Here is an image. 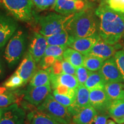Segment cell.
Segmentation results:
<instances>
[{
  "mask_svg": "<svg viewBox=\"0 0 124 124\" xmlns=\"http://www.w3.org/2000/svg\"><path fill=\"white\" fill-rule=\"evenodd\" d=\"M74 15L50 13L37 17V23L39 26V33L45 37H49L60 33L66 29Z\"/></svg>",
  "mask_w": 124,
  "mask_h": 124,
  "instance_id": "3957f363",
  "label": "cell"
},
{
  "mask_svg": "<svg viewBox=\"0 0 124 124\" xmlns=\"http://www.w3.org/2000/svg\"><path fill=\"white\" fill-rule=\"evenodd\" d=\"M62 68H63V74L75 75L76 68L72 66L69 62L64 60V59L62 61Z\"/></svg>",
  "mask_w": 124,
  "mask_h": 124,
  "instance_id": "f35d334b",
  "label": "cell"
},
{
  "mask_svg": "<svg viewBox=\"0 0 124 124\" xmlns=\"http://www.w3.org/2000/svg\"><path fill=\"white\" fill-rule=\"evenodd\" d=\"M50 84L51 88L54 90L59 85L68 87L71 89H77L79 83L75 75L62 74L59 75H50Z\"/></svg>",
  "mask_w": 124,
  "mask_h": 124,
  "instance_id": "ac0fdd59",
  "label": "cell"
},
{
  "mask_svg": "<svg viewBox=\"0 0 124 124\" xmlns=\"http://www.w3.org/2000/svg\"><path fill=\"white\" fill-rule=\"evenodd\" d=\"M101 39L98 33L86 38L71 39L68 47L78 51L83 55H86L89 53L94 45Z\"/></svg>",
  "mask_w": 124,
  "mask_h": 124,
  "instance_id": "7c38bea8",
  "label": "cell"
},
{
  "mask_svg": "<svg viewBox=\"0 0 124 124\" xmlns=\"http://www.w3.org/2000/svg\"><path fill=\"white\" fill-rule=\"evenodd\" d=\"M67 46H48L44 56H52L56 58L63 57V53Z\"/></svg>",
  "mask_w": 124,
  "mask_h": 124,
  "instance_id": "f546056e",
  "label": "cell"
},
{
  "mask_svg": "<svg viewBox=\"0 0 124 124\" xmlns=\"http://www.w3.org/2000/svg\"><path fill=\"white\" fill-rule=\"evenodd\" d=\"M114 58L124 81V51H118L116 52Z\"/></svg>",
  "mask_w": 124,
  "mask_h": 124,
  "instance_id": "8d00e7d4",
  "label": "cell"
},
{
  "mask_svg": "<svg viewBox=\"0 0 124 124\" xmlns=\"http://www.w3.org/2000/svg\"><path fill=\"white\" fill-rule=\"evenodd\" d=\"M114 46L108 44L101 39L94 45L87 55L94 56L106 60L112 58L116 53L117 48Z\"/></svg>",
  "mask_w": 124,
  "mask_h": 124,
  "instance_id": "e0dca14e",
  "label": "cell"
},
{
  "mask_svg": "<svg viewBox=\"0 0 124 124\" xmlns=\"http://www.w3.org/2000/svg\"><path fill=\"white\" fill-rule=\"evenodd\" d=\"M17 20L0 11V49L5 46L17 28Z\"/></svg>",
  "mask_w": 124,
  "mask_h": 124,
  "instance_id": "52a82bcc",
  "label": "cell"
},
{
  "mask_svg": "<svg viewBox=\"0 0 124 124\" xmlns=\"http://www.w3.org/2000/svg\"><path fill=\"white\" fill-rule=\"evenodd\" d=\"M52 95L56 101H57L59 103L67 108L73 104L75 101V99L70 97L69 96L58 94L54 91L52 92Z\"/></svg>",
  "mask_w": 124,
  "mask_h": 124,
  "instance_id": "4dcf8cb0",
  "label": "cell"
},
{
  "mask_svg": "<svg viewBox=\"0 0 124 124\" xmlns=\"http://www.w3.org/2000/svg\"><path fill=\"white\" fill-rule=\"evenodd\" d=\"M106 83V81L99 72L92 71L84 85L90 91L94 90H103Z\"/></svg>",
  "mask_w": 124,
  "mask_h": 124,
  "instance_id": "7402d4cb",
  "label": "cell"
},
{
  "mask_svg": "<svg viewBox=\"0 0 124 124\" xmlns=\"http://www.w3.org/2000/svg\"><path fill=\"white\" fill-rule=\"evenodd\" d=\"M57 0H31L32 4L40 10L54 7Z\"/></svg>",
  "mask_w": 124,
  "mask_h": 124,
  "instance_id": "836d02e7",
  "label": "cell"
},
{
  "mask_svg": "<svg viewBox=\"0 0 124 124\" xmlns=\"http://www.w3.org/2000/svg\"><path fill=\"white\" fill-rule=\"evenodd\" d=\"M98 114L93 106L82 108L72 117V121L75 124H91Z\"/></svg>",
  "mask_w": 124,
  "mask_h": 124,
  "instance_id": "d6986e66",
  "label": "cell"
},
{
  "mask_svg": "<svg viewBox=\"0 0 124 124\" xmlns=\"http://www.w3.org/2000/svg\"><path fill=\"white\" fill-rule=\"evenodd\" d=\"M54 91L58 93V94H62V95L69 96V97L76 100L77 89H71L68 87L59 85L56 87L55 89L54 90Z\"/></svg>",
  "mask_w": 124,
  "mask_h": 124,
  "instance_id": "d6a6232c",
  "label": "cell"
},
{
  "mask_svg": "<svg viewBox=\"0 0 124 124\" xmlns=\"http://www.w3.org/2000/svg\"><path fill=\"white\" fill-rule=\"evenodd\" d=\"M50 84V75L47 71L40 70L31 79L29 86L38 87Z\"/></svg>",
  "mask_w": 124,
  "mask_h": 124,
  "instance_id": "d4e9b609",
  "label": "cell"
},
{
  "mask_svg": "<svg viewBox=\"0 0 124 124\" xmlns=\"http://www.w3.org/2000/svg\"><path fill=\"white\" fill-rule=\"evenodd\" d=\"M86 7V1L84 0H57L54 8L61 15H70L82 11Z\"/></svg>",
  "mask_w": 124,
  "mask_h": 124,
  "instance_id": "8fae6325",
  "label": "cell"
},
{
  "mask_svg": "<svg viewBox=\"0 0 124 124\" xmlns=\"http://www.w3.org/2000/svg\"><path fill=\"white\" fill-rule=\"evenodd\" d=\"M63 58H56L55 62L51 66V67L48 69V72L49 75H59L60 74H63V68H62V61H63Z\"/></svg>",
  "mask_w": 124,
  "mask_h": 124,
  "instance_id": "d590c367",
  "label": "cell"
},
{
  "mask_svg": "<svg viewBox=\"0 0 124 124\" xmlns=\"http://www.w3.org/2000/svg\"><path fill=\"white\" fill-rule=\"evenodd\" d=\"M84 1H87V0H84Z\"/></svg>",
  "mask_w": 124,
  "mask_h": 124,
  "instance_id": "c3c4849f",
  "label": "cell"
},
{
  "mask_svg": "<svg viewBox=\"0 0 124 124\" xmlns=\"http://www.w3.org/2000/svg\"><path fill=\"white\" fill-rule=\"evenodd\" d=\"M26 36L24 31L16 32L9 40L4 53V58L9 67L15 66L23 56L25 49Z\"/></svg>",
  "mask_w": 124,
  "mask_h": 124,
  "instance_id": "5b68a950",
  "label": "cell"
},
{
  "mask_svg": "<svg viewBox=\"0 0 124 124\" xmlns=\"http://www.w3.org/2000/svg\"><path fill=\"white\" fill-rule=\"evenodd\" d=\"M106 124H116V122L112 120H107Z\"/></svg>",
  "mask_w": 124,
  "mask_h": 124,
  "instance_id": "ee69618b",
  "label": "cell"
},
{
  "mask_svg": "<svg viewBox=\"0 0 124 124\" xmlns=\"http://www.w3.org/2000/svg\"><path fill=\"white\" fill-rule=\"evenodd\" d=\"M38 109L48 114L62 124H71L72 116L68 108L56 101L50 94L46 100L38 107Z\"/></svg>",
  "mask_w": 124,
  "mask_h": 124,
  "instance_id": "8992f818",
  "label": "cell"
},
{
  "mask_svg": "<svg viewBox=\"0 0 124 124\" xmlns=\"http://www.w3.org/2000/svg\"><path fill=\"white\" fill-rule=\"evenodd\" d=\"M115 121L117 122V124H124V117H122V118H121L118 119V120H116Z\"/></svg>",
  "mask_w": 124,
  "mask_h": 124,
  "instance_id": "7bdbcfd3",
  "label": "cell"
},
{
  "mask_svg": "<svg viewBox=\"0 0 124 124\" xmlns=\"http://www.w3.org/2000/svg\"><path fill=\"white\" fill-rule=\"evenodd\" d=\"M108 116L114 121L124 116V100L113 101L108 108Z\"/></svg>",
  "mask_w": 124,
  "mask_h": 124,
  "instance_id": "484cf974",
  "label": "cell"
},
{
  "mask_svg": "<svg viewBox=\"0 0 124 124\" xmlns=\"http://www.w3.org/2000/svg\"><path fill=\"white\" fill-rule=\"evenodd\" d=\"M31 0H0V8L16 20L29 21L33 16Z\"/></svg>",
  "mask_w": 124,
  "mask_h": 124,
  "instance_id": "277c9868",
  "label": "cell"
},
{
  "mask_svg": "<svg viewBox=\"0 0 124 124\" xmlns=\"http://www.w3.org/2000/svg\"><path fill=\"white\" fill-rule=\"evenodd\" d=\"M51 92V84L38 87L28 86L25 91L24 99L31 104L39 106L46 100Z\"/></svg>",
  "mask_w": 124,
  "mask_h": 124,
  "instance_id": "ba28073f",
  "label": "cell"
},
{
  "mask_svg": "<svg viewBox=\"0 0 124 124\" xmlns=\"http://www.w3.org/2000/svg\"><path fill=\"white\" fill-rule=\"evenodd\" d=\"M27 118L30 124H62L38 108L30 111Z\"/></svg>",
  "mask_w": 124,
  "mask_h": 124,
  "instance_id": "ffe728a7",
  "label": "cell"
},
{
  "mask_svg": "<svg viewBox=\"0 0 124 124\" xmlns=\"http://www.w3.org/2000/svg\"><path fill=\"white\" fill-rule=\"evenodd\" d=\"M36 69L35 60L30 52L28 51L15 72L23 79L25 85L35 74Z\"/></svg>",
  "mask_w": 124,
  "mask_h": 124,
  "instance_id": "2e32d148",
  "label": "cell"
},
{
  "mask_svg": "<svg viewBox=\"0 0 124 124\" xmlns=\"http://www.w3.org/2000/svg\"><path fill=\"white\" fill-rule=\"evenodd\" d=\"M26 114L23 108L15 103L4 108L0 124H24Z\"/></svg>",
  "mask_w": 124,
  "mask_h": 124,
  "instance_id": "30bf717a",
  "label": "cell"
},
{
  "mask_svg": "<svg viewBox=\"0 0 124 124\" xmlns=\"http://www.w3.org/2000/svg\"><path fill=\"white\" fill-rule=\"evenodd\" d=\"M105 3L114 11L124 14V0H106Z\"/></svg>",
  "mask_w": 124,
  "mask_h": 124,
  "instance_id": "e575fe53",
  "label": "cell"
},
{
  "mask_svg": "<svg viewBox=\"0 0 124 124\" xmlns=\"http://www.w3.org/2000/svg\"><path fill=\"white\" fill-rule=\"evenodd\" d=\"M84 56L85 55L69 47H67L65 49L63 55V59L69 62L76 69L83 66Z\"/></svg>",
  "mask_w": 124,
  "mask_h": 124,
  "instance_id": "603a6c76",
  "label": "cell"
},
{
  "mask_svg": "<svg viewBox=\"0 0 124 124\" xmlns=\"http://www.w3.org/2000/svg\"><path fill=\"white\" fill-rule=\"evenodd\" d=\"M56 58L52 56H44L40 61V66L43 70H47L53 65Z\"/></svg>",
  "mask_w": 124,
  "mask_h": 124,
  "instance_id": "74e56055",
  "label": "cell"
},
{
  "mask_svg": "<svg viewBox=\"0 0 124 124\" xmlns=\"http://www.w3.org/2000/svg\"><path fill=\"white\" fill-rule=\"evenodd\" d=\"M4 108H0V120H1V118L2 117L3 113H4Z\"/></svg>",
  "mask_w": 124,
  "mask_h": 124,
  "instance_id": "f6af8a7d",
  "label": "cell"
},
{
  "mask_svg": "<svg viewBox=\"0 0 124 124\" xmlns=\"http://www.w3.org/2000/svg\"><path fill=\"white\" fill-rule=\"evenodd\" d=\"M3 75H4V68H3L2 61L0 58V79L2 78Z\"/></svg>",
  "mask_w": 124,
  "mask_h": 124,
  "instance_id": "60d3db41",
  "label": "cell"
},
{
  "mask_svg": "<svg viewBox=\"0 0 124 124\" xmlns=\"http://www.w3.org/2000/svg\"><path fill=\"white\" fill-rule=\"evenodd\" d=\"M98 72L103 77L106 83L124 81L114 57L105 60Z\"/></svg>",
  "mask_w": 124,
  "mask_h": 124,
  "instance_id": "9c48e42d",
  "label": "cell"
},
{
  "mask_svg": "<svg viewBox=\"0 0 124 124\" xmlns=\"http://www.w3.org/2000/svg\"><path fill=\"white\" fill-rule=\"evenodd\" d=\"M95 13L99 18L98 33L105 43L116 45L123 36L124 33V15L114 11L102 2Z\"/></svg>",
  "mask_w": 124,
  "mask_h": 124,
  "instance_id": "6da1fadb",
  "label": "cell"
},
{
  "mask_svg": "<svg viewBox=\"0 0 124 124\" xmlns=\"http://www.w3.org/2000/svg\"><path fill=\"white\" fill-rule=\"evenodd\" d=\"M122 37H123V38H124V35H123V36H122Z\"/></svg>",
  "mask_w": 124,
  "mask_h": 124,
  "instance_id": "7dc6e473",
  "label": "cell"
},
{
  "mask_svg": "<svg viewBox=\"0 0 124 124\" xmlns=\"http://www.w3.org/2000/svg\"><path fill=\"white\" fill-rule=\"evenodd\" d=\"M90 91L84 85L79 84L77 88V96L74 103L68 108L69 113L73 116L82 108L90 106Z\"/></svg>",
  "mask_w": 124,
  "mask_h": 124,
  "instance_id": "9a60e30c",
  "label": "cell"
},
{
  "mask_svg": "<svg viewBox=\"0 0 124 124\" xmlns=\"http://www.w3.org/2000/svg\"><path fill=\"white\" fill-rule=\"evenodd\" d=\"M48 46H67L70 41V36L66 29L60 33L49 37H46Z\"/></svg>",
  "mask_w": 124,
  "mask_h": 124,
  "instance_id": "cb8c5ba5",
  "label": "cell"
},
{
  "mask_svg": "<svg viewBox=\"0 0 124 124\" xmlns=\"http://www.w3.org/2000/svg\"><path fill=\"white\" fill-rule=\"evenodd\" d=\"M103 60L102 59L90 55H86L84 56L83 67L88 70L93 71H99L103 65Z\"/></svg>",
  "mask_w": 124,
  "mask_h": 124,
  "instance_id": "4316f807",
  "label": "cell"
},
{
  "mask_svg": "<svg viewBox=\"0 0 124 124\" xmlns=\"http://www.w3.org/2000/svg\"><path fill=\"white\" fill-rule=\"evenodd\" d=\"M104 90L112 101L124 100V84L120 82L107 83Z\"/></svg>",
  "mask_w": 124,
  "mask_h": 124,
  "instance_id": "44dd1931",
  "label": "cell"
},
{
  "mask_svg": "<svg viewBox=\"0 0 124 124\" xmlns=\"http://www.w3.org/2000/svg\"><path fill=\"white\" fill-rule=\"evenodd\" d=\"M92 71L88 70L85 67L81 66L76 69L75 76L79 84L85 85Z\"/></svg>",
  "mask_w": 124,
  "mask_h": 124,
  "instance_id": "1f68e13d",
  "label": "cell"
},
{
  "mask_svg": "<svg viewBox=\"0 0 124 124\" xmlns=\"http://www.w3.org/2000/svg\"><path fill=\"white\" fill-rule=\"evenodd\" d=\"M108 117L109 116L107 115L104 113L101 114H98L91 124H106Z\"/></svg>",
  "mask_w": 124,
  "mask_h": 124,
  "instance_id": "ab89813d",
  "label": "cell"
},
{
  "mask_svg": "<svg viewBox=\"0 0 124 124\" xmlns=\"http://www.w3.org/2000/svg\"><path fill=\"white\" fill-rule=\"evenodd\" d=\"M16 96L13 93L8 92L0 94V108H4L16 103Z\"/></svg>",
  "mask_w": 124,
  "mask_h": 124,
  "instance_id": "f1b7e54d",
  "label": "cell"
},
{
  "mask_svg": "<svg viewBox=\"0 0 124 124\" xmlns=\"http://www.w3.org/2000/svg\"><path fill=\"white\" fill-rule=\"evenodd\" d=\"M122 49H123V51H124V44H123V46H122Z\"/></svg>",
  "mask_w": 124,
  "mask_h": 124,
  "instance_id": "bcb514c9",
  "label": "cell"
},
{
  "mask_svg": "<svg viewBox=\"0 0 124 124\" xmlns=\"http://www.w3.org/2000/svg\"><path fill=\"white\" fill-rule=\"evenodd\" d=\"M112 101L104 89L94 90L90 91V103L97 111L102 113L108 111Z\"/></svg>",
  "mask_w": 124,
  "mask_h": 124,
  "instance_id": "4fadbf2b",
  "label": "cell"
},
{
  "mask_svg": "<svg viewBox=\"0 0 124 124\" xmlns=\"http://www.w3.org/2000/svg\"><path fill=\"white\" fill-rule=\"evenodd\" d=\"M9 91V90L8 89H7L6 87H5L4 86H0V94H3V93H7Z\"/></svg>",
  "mask_w": 124,
  "mask_h": 124,
  "instance_id": "b9f144b4",
  "label": "cell"
},
{
  "mask_svg": "<svg viewBox=\"0 0 124 124\" xmlns=\"http://www.w3.org/2000/svg\"><path fill=\"white\" fill-rule=\"evenodd\" d=\"M96 16L88 8L74 14L66 28L70 38H86L98 33L99 24Z\"/></svg>",
  "mask_w": 124,
  "mask_h": 124,
  "instance_id": "7a4b0ae2",
  "label": "cell"
},
{
  "mask_svg": "<svg viewBox=\"0 0 124 124\" xmlns=\"http://www.w3.org/2000/svg\"><path fill=\"white\" fill-rule=\"evenodd\" d=\"M24 85H25L24 80L16 72H15L3 83V86L9 90H13Z\"/></svg>",
  "mask_w": 124,
  "mask_h": 124,
  "instance_id": "83f0119b",
  "label": "cell"
},
{
  "mask_svg": "<svg viewBox=\"0 0 124 124\" xmlns=\"http://www.w3.org/2000/svg\"><path fill=\"white\" fill-rule=\"evenodd\" d=\"M48 46L46 37L38 32H35L33 33L28 51L33 56L36 63L39 62L44 56Z\"/></svg>",
  "mask_w": 124,
  "mask_h": 124,
  "instance_id": "5bb4252c",
  "label": "cell"
}]
</instances>
